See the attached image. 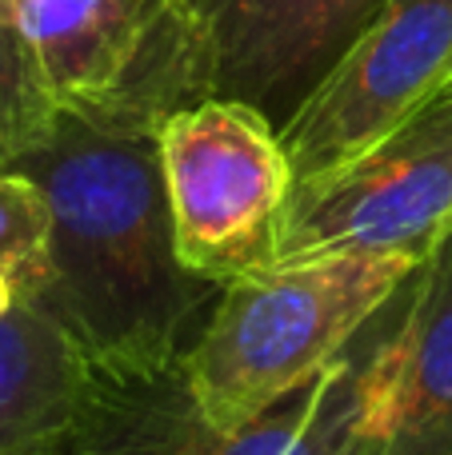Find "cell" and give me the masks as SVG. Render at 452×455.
Segmentation results:
<instances>
[{
	"label": "cell",
	"instance_id": "6",
	"mask_svg": "<svg viewBox=\"0 0 452 455\" xmlns=\"http://www.w3.org/2000/svg\"><path fill=\"white\" fill-rule=\"evenodd\" d=\"M452 52V0H389L280 124L296 184L352 164L429 104Z\"/></svg>",
	"mask_w": 452,
	"mask_h": 455
},
{
	"label": "cell",
	"instance_id": "4",
	"mask_svg": "<svg viewBox=\"0 0 452 455\" xmlns=\"http://www.w3.org/2000/svg\"><path fill=\"white\" fill-rule=\"evenodd\" d=\"M157 144L184 267L216 288L272 267L293 196L280 128L253 104L213 96L173 112Z\"/></svg>",
	"mask_w": 452,
	"mask_h": 455
},
{
	"label": "cell",
	"instance_id": "13",
	"mask_svg": "<svg viewBox=\"0 0 452 455\" xmlns=\"http://www.w3.org/2000/svg\"><path fill=\"white\" fill-rule=\"evenodd\" d=\"M429 104H452V52H448V64H445V72H440L437 88H432Z\"/></svg>",
	"mask_w": 452,
	"mask_h": 455
},
{
	"label": "cell",
	"instance_id": "11",
	"mask_svg": "<svg viewBox=\"0 0 452 455\" xmlns=\"http://www.w3.org/2000/svg\"><path fill=\"white\" fill-rule=\"evenodd\" d=\"M61 108L12 12L0 4V168H16L52 136Z\"/></svg>",
	"mask_w": 452,
	"mask_h": 455
},
{
	"label": "cell",
	"instance_id": "5",
	"mask_svg": "<svg viewBox=\"0 0 452 455\" xmlns=\"http://www.w3.org/2000/svg\"><path fill=\"white\" fill-rule=\"evenodd\" d=\"M452 224V104H424L408 124L352 164L296 184L277 235V259L333 251L429 256Z\"/></svg>",
	"mask_w": 452,
	"mask_h": 455
},
{
	"label": "cell",
	"instance_id": "10",
	"mask_svg": "<svg viewBox=\"0 0 452 455\" xmlns=\"http://www.w3.org/2000/svg\"><path fill=\"white\" fill-rule=\"evenodd\" d=\"M88 384L93 363L56 320L32 304L0 315V455H56Z\"/></svg>",
	"mask_w": 452,
	"mask_h": 455
},
{
	"label": "cell",
	"instance_id": "7",
	"mask_svg": "<svg viewBox=\"0 0 452 455\" xmlns=\"http://www.w3.org/2000/svg\"><path fill=\"white\" fill-rule=\"evenodd\" d=\"M389 0H189L216 100L285 124Z\"/></svg>",
	"mask_w": 452,
	"mask_h": 455
},
{
	"label": "cell",
	"instance_id": "2",
	"mask_svg": "<svg viewBox=\"0 0 452 455\" xmlns=\"http://www.w3.org/2000/svg\"><path fill=\"white\" fill-rule=\"evenodd\" d=\"M424 256L333 251L229 280L184 352L192 400L213 432H237L333 368L400 296Z\"/></svg>",
	"mask_w": 452,
	"mask_h": 455
},
{
	"label": "cell",
	"instance_id": "8",
	"mask_svg": "<svg viewBox=\"0 0 452 455\" xmlns=\"http://www.w3.org/2000/svg\"><path fill=\"white\" fill-rule=\"evenodd\" d=\"M405 291L320 376L237 432H213L200 455H389L397 323Z\"/></svg>",
	"mask_w": 452,
	"mask_h": 455
},
{
	"label": "cell",
	"instance_id": "12",
	"mask_svg": "<svg viewBox=\"0 0 452 455\" xmlns=\"http://www.w3.org/2000/svg\"><path fill=\"white\" fill-rule=\"evenodd\" d=\"M48 200L16 168H0V267L12 275L16 296L32 299L48 275Z\"/></svg>",
	"mask_w": 452,
	"mask_h": 455
},
{
	"label": "cell",
	"instance_id": "3",
	"mask_svg": "<svg viewBox=\"0 0 452 455\" xmlns=\"http://www.w3.org/2000/svg\"><path fill=\"white\" fill-rule=\"evenodd\" d=\"M64 116L160 132L213 100L208 48L189 0H0Z\"/></svg>",
	"mask_w": 452,
	"mask_h": 455
},
{
	"label": "cell",
	"instance_id": "9",
	"mask_svg": "<svg viewBox=\"0 0 452 455\" xmlns=\"http://www.w3.org/2000/svg\"><path fill=\"white\" fill-rule=\"evenodd\" d=\"M389 455H452V224L421 259L400 307Z\"/></svg>",
	"mask_w": 452,
	"mask_h": 455
},
{
	"label": "cell",
	"instance_id": "14",
	"mask_svg": "<svg viewBox=\"0 0 452 455\" xmlns=\"http://www.w3.org/2000/svg\"><path fill=\"white\" fill-rule=\"evenodd\" d=\"M16 304H20V296H16V283H12V275L0 267V315H8Z\"/></svg>",
	"mask_w": 452,
	"mask_h": 455
},
{
	"label": "cell",
	"instance_id": "1",
	"mask_svg": "<svg viewBox=\"0 0 452 455\" xmlns=\"http://www.w3.org/2000/svg\"><path fill=\"white\" fill-rule=\"evenodd\" d=\"M48 200V275L32 299L93 368H160L184 360L189 323L221 288L176 251L157 132L56 120L16 164Z\"/></svg>",
	"mask_w": 452,
	"mask_h": 455
}]
</instances>
